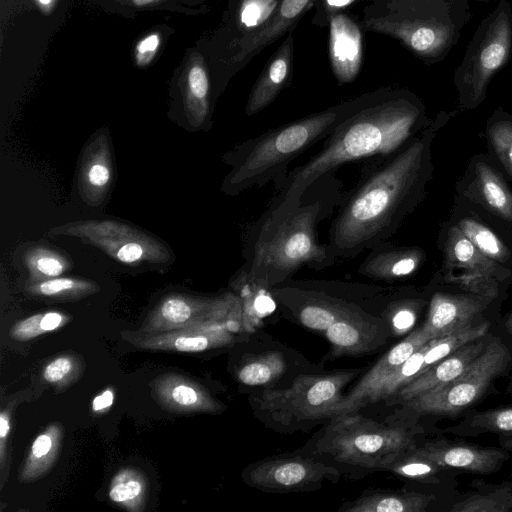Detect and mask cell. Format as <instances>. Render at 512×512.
<instances>
[{
    "mask_svg": "<svg viewBox=\"0 0 512 512\" xmlns=\"http://www.w3.org/2000/svg\"><path fill=\"white\" fill-rule=\"evenodd\" d=\"M455 112H440L409 143L365 160L359 181L343 195L328 235L336 259H352L388 240L427 195L432 144Z\"/></svg>",
    "mask_w": 512,
    "mask_h": 512,
    "instance_id": "cell-1",
    "label": "cell"
},
{
    "mask_svg": "<svg viewBox=\"0 0 512 512\" xmlns=\"http://www.w3.org/2000/svg\"><path fill=\"white\" fill-rule=\"evenodd\" d=\"M429 121L425 105L415 93L389 86L383 96L343 120L318 153L275 182L278 194L265 212L271 215L289 212L321 177L349 162L400 150Z\"/></svg>",
    "mask_w": 512,
    "mask_h": 512,
    "instance_id": "cell-2",
    "label": "cell"
},
{
    "mask_svg": "<svg viewBox=\"0 0 512 512\" xmlns=\"http://www.w3.org/2000/svg\"><path fill=\"white\" fill-rule=\"evenodd\" d=\"M329 178L321 177L304 192L297 207L284 214L263 213L248 227L241 268L258 285L270 288L307 267L323 270L337 260L328 244L319 240L318 225L328 217L343 195Z\"/></svg>",
    "mask_w": 512,
    "mask_h": 512,
    "instance_id": "cell-3",
    "label": "cell"
},
{
    "mask_svg": "<svg viewBox=\"0 0 512 512\" xmlns=\"http://www.w3.org/2000/svg\"><path fill=\"white\" fill-rule=\"evenodd\" d=\"M388 88L362 93L244 141L231 156L233 168L227 190L238 194L281 180L293 160L326 139L347 117L383 96Z\"/></svg>",
    "mask_w": 512,
    "mask_h": 512,
    "instance_id": "cell-4",
    "label": "cell"
},
{
    "mask_svg": "<svg viewBox=\"0 0 512 512\" xmlns=\"http://www.w3.org/2000/svg\"><path fill=\"white\" fill-rule=\"evenodd\" d=\"M470 18L467 0H366L360 21L431 65L447 56Z\"/></svg>",
    "mask_w": 512,
    "mask_h": 512,
    "instance_id": "cell-5",
    "label": "cell"
},
{
    "mask_svg": "<svg viewBox=\"0 0 512 512\" xmlns=\"http://www.w3.org/2000/svg\"><path fill=\"white\" fill-rule=\"evenodd\" d=\"M414 447L406 429L384 426L352 412L331 418L314 450L347 465L383 471Z\"/></svg>",
    "mask_w": 512,
    "mask_h": 512,
    "instance_id": "cell-6",
    "label": "cell"
},
{
    "mask_svg": "<svg viewBox=\"0 0 512 512\" xmlns=\"http://www.w3.org/2000/svg\"><path fill=\"white\" fill-rule=\"evenodd\" d=\"M512 52V8L500 0L479 24L454 73L458 109H476L486 98L488 86Z\"/></svg>",
    "mask_w": 512,
    "mask_h": 512,
    "instance_id": "cell-7",
    "label": "cell"
},
{
    "mask_svg": "<svg viewBox=\"0 0 512 512\" xmlns=\"http://www.w3.org/2000/svg\"><path fill=\"white\" fill-rule=\"evenodd\" d=\"M360 372L343 370L324 375H301L287 388L261 391L254 398V407L268 425L295 431L323 420L324 412L341 399L344 387Z\"/></svg>",
    "mask_w": 512,
    "mask_h": 512,
    "instance_id": "cell-8",
    "label": "cell"
},
{
    "mask_svg": "<svg viewBox=\"0 0 512 512\" xmlns=\"http://www.w3.org/2000/svg\"><path fill=\"white\" fill-rule=\"evenodd\" d=\"M442 265L434 276L441 282L496 300L512 284V270L482 254L448 219L438 233Z\"/></svg>",
    "mask_w": 512,
    "mask_h": 512,
    "instance_id": "cell-9",
    "label": "cell"
},
{
    "mask_svg": "<svg viewBox=\"0 0 512 512\" xmlns=\"http://www.w3.org/2000/svg\"><path fill=\"white\" fill-rule=\"evenodd\" d=\"M509 360L507 347L499 338H493L459 377L403 405L418 414L455 416L485 394L491 383L505 371Z\"/></svg>",
    "mask_w": 512,
    "mask_h": 512,
    "instance_id": "cell-10",
    "label": "cell"
},
{
    "mask_svg": "<svg viewBox=\"0 0 512 512\" xmlns=\"http://www.w3.org/2000/svg\"><path fill=\"white\" fill-rule=\"evenodd\" d=\"M280 0H229L219 26L199 42L211 70L220 69L271 19Z\"/></svg>",
    "mask_w": 512,
    "mask_h": 512,
    "instance_id": "cell-11",
    "label": "cell"
},
{
    "mask_svg": "<svg viewBox=\"0 0 512 512\" xmlns=\"http://www.w3.org/2000/svg\"><path fill=\"white\" fill-rule=\"evenodd\" d=\"M240 298L227 295L211 300H194L182 296L164 299L151 312L139 331L162 332L182 328L225 323L242 311Z\"/></svg>",
    "mask_w": 512,
    "mask_h": 512,
    "instance_id": "cell-12",
    "label": "cell"
},
{
    "mask_svg": "<svg viewBox=\"0 0 512 512\" xmlns=\"http://www.w3.org/2000/svg\"><path fill=\"white\" fill-rule=\"evenodd\" d=\"M337 476L335 468L301 456L265 458L245 470L249 486L279 493L317 489L324 480Z\"/></svg>",
    "mask_w": 512,
    "mask_h": 512,
    "instance_id": "cell-13",
    "label": "cell"
},
{
    "mask_svg": "<svg viewBox=\"0 0 512 512\" xmlns=\"http://www.w3.org/2000/svg\"><path fill=\"white\" fill-rule=\"evenodd\" d=\"M434 338L424 326L413 331L385 353L346 396L331 405L324 412L323 419L357 412L368 404L378 402L379 393L388 379L414 352Z\"/></svg>",
    "mask_w": 512,
    "mask_h": 512,
    "instance_id": "cell-14",
    "label": "cell"
},
{
    "mask_svg": "<svg viewBox=\"0 0 512 512\" xmlns=\"http://www.w3.org/2000/svg\"><path fill=\"white\" fill-rule=\"evenodd\" d=\"M455 194L512 229V187L489 154H475L455 185Z\"/></svg>",
    "mask_w": 512,
    "mask_h": 512,
    "instance_id": "cell-15",
    "label": "cell"
},
{
    "mask_svg": "<svg viewBox=\"0 0 512 512\" xmlns=\"http://www.w3.org/2000/svg\"><path fill=\"white\" fill-rule=\"evenodd\" d=\"M428 315L424 327L436 338L466 328L496 300L441 282L435 276L428 285Z\"/></svg>",
    "mask_w": 512,
    "mask_h": 512,
    "instance_id": "cell-16",
    "label": "cell"
},
{
    "mask_svg": "<svg viewBox=\"0 0 512 512\" xmlns=\"http://www.w3.org/2000/svg\"><path fill=\"white\" fill-rule=\"evenodd\" d=\"M448 220L486 257L512 270V229L482 208L454 195Z\"/></svg>",
    "mask_w": 512,
    "mask_h": 512,
    "instance_id": "cell-17",
    "label": "cell"
},
{
    "mask_svg": "<svg viewBox=\"0 0 512 512\" xmlns=\"http://www.w3.org/2000/svg\"><path fill=\"white\" fill-rule=\"evenodd\" d=\"M317 0H280L276 11L266 25L249 39L220 69L213 79L216 92L224 89L230 79L253 58L287 33L294 31L298 22L311 10Z\"/></svg>",
    "mask_w": 512,
    "mask_h": 512,
    "instance_id": "cell-18",
    "label": "cell"
},
{
    "mask_svg": "<svg viewBox=\"0 0 512 512\" xmlns=\"http://www.w3.org/2000/svg\"><path fill=\"white\" fill-rule=\"evenodd\" d=\"M122 338L138 349L182 353L204 352L235 342L226 322L162 332L123 331Z\"/></svg>",
    "mask_w": 512,
    "mask_h": 512,
    "instance_id": "cell-19",
    "label": "cell"
},
{
    "mask_svg": "<svg viewBox=\"0 0 512 512\" xmlns=\"http://www.w3.org/2000/svg\"><path fill=\"white\" fill-rule=\"evenodd\" d=\"M328 56L339 86L354 82L365 56V30L360 18L348 11L333 15L328 23Z\"/></svg>",
    "mask_w": 512,
    "mask_h": 512,
    "instance_id": "cell-20",
    "label": "cell"
},
{
    "mask_svg": "<svg viewBox=\"0 0 512 512\" xmlns=\"http://www.w3.org/2000/svg\"><path fill=\"white\" fill-rule=\"evenodd\" d=\"M150 387L155 402L172 413H220L225 409L201 384L178 373L161 374Z\"/></svg>",
    "mask_w": 512,
    "mask_h": 512,
    "instance_id": "cell-21",
    "label": "cell"
},
{
    "mask_svg": "<svg viewBox=\"0 0 512 512\" xmlns=\"http://www.w3.org/2000/svg\"><path fill=\"white\" fill-rule=\"evenodd\" d=\"M487 344L484 335L463 344L406 384L388 400L390 403L403 404L416 396L448 384L459 377L482 354Z\"/></svg>",
    "mask_w": 512,
    "mask_h": 512,
    "instance_id": "cell-22",
    "label": "cell"
},
{
    "mask_svg": "<svg viewBox=\"0 0 512 512\" xmlns=\"http://www.w3.org/2000/svg\"><path fill=\"white\" fill-rule=\"evenodd\" d=\"M357 272L368 278L392 282L415 275L427 260L426 251L417 245H396L388 240L368 249Z\"/></svg>",
    "mask_w": 512,
    "mask_h": 512,
    "instance_id": "cell-23",
    "label": "cell"
},
{
    "mask_svg": "<svg viewBox=\"0 0 512 512\" xmlns=\"http://www.w3.org/2000/svg\"><path fill=\"white\" fill-rule=\"evenodd\" d=\"M412 452L434 461L443 468H453L470 473L491 474L500 469L508 454L496 448L448 443L443 440L416 446Z\"/></svg>",
    "mask_w": 512,
    "mask_h": 512,
    "instance_id": "cell-24",
    "label": "cell"
},
{
    "mask_svg": "<svg viewBox=\"0 0 512 512\" xmlns=\"http://www.w3.org/2000/svg\"><path fill=\"white\" fill-rule=\"evenodd\" d=\"M294 31L286 34L252 86L245 106L247 116L267 108L293 78Z\"/></svg>",
    "mask_w": 512,
    "mask_h": 512,
    "instance_id": "cell-25",
    "label": "cell"
},
{
    "mask_svg": "<svg viewBox=\"0 0 512 512\" xmlns=\"http://www.w3.org/2000/svg\"><path fill=\"white\" fill-rule=\"evenodd\" d=\"M380 321L354 305L325 331L334 356L352 355L372 350L380 340Z\"/></svg>",
    "mask_w": 512,
    "mask_h": 512,
    "instance_id": "cell-26",
    "label": "cell"
},
{
    "mask_svg": "<svg viewBox=\"0 0 512 512\" xmlns=\"http://www.w3.org/2000/svg\"><path fill=\"white\" fill-rule=\"evenodd\" d=\"M64 435L60 422L48 425L33 441L19 474L21 483L45 476L58 459Z\"/></svg>",
    "mask_w": 512,
    "mask_h": 512,
    "instance_id": "cell-27",
    "label": "cell"
},
{
    "mask_svg": "<svg viewBox=\"0 0 512 512\" xmlns=\"http://www.w3.org/2000/svg\"><path fill=\"white\" fill-rule=\"evenodd\" d=\"M433 497L418 492H372L344 503L342 512H424Z\"/></svg>",
    "mask_w": 512,
    "mask_h": 512,
    "instance_id": "cell-28",
    "label": "cell"
},
{
    "mask_svg": "<svg viewBox=\"0 0 512 512\" xmlns=\"http://www.w3.org/2000/svg\"><path fill=\"white\" fill-rule=\"evenodd\" d=\"M105 12L133 18L141 12L161 11L200 16L209 12L205 0H91Z\"/></svg>",
    "mask_w": 512,
    "mask_h": 512,
    "instance_id": "cell-29",
    "label": "cell"
},
{
    "mask_svg": "<svg viewBox=\"0 0 512 512\" xmlns=\"http://www.w3.org/2000/svg\"><path fill=\"white\" fill-rule=\"evenodd\" d=\"M180 68L181 82L186 89L189 103L201 115L206 114L213 81L205 53L200 47L189 49Z\"/></svg>",
    "mask_w": 512,
    "mask_h": 512,
    "instance_id": "cell-30",
    "label": "cell"
},
{
    "mask_svg": "<svg viewBox=\"0 0 512 512\" xmlns=\"http://www.w3.org/2000/svg\"><path fill=\"white\" fill-rule=\"evenodd\" d=\"M484 135L489 156L512 182V115L499 107L486 121Z\"/></svg>",
    "mask_w": 512,
    "mask_h": 512,
    "instance_id": "cell-31",
    "label": "cell"
},
{
    "mask_svg": "<svg viewBox=\"0 0 512 512\" xmlns=\"http://www.w3.org/2000/svg\"><path fill=\"white\" fill-rule=\"evenodd\" d=\"M108 496L126 510L143 511L147 497V480L134 468H124L111 479Z\"/></svg>",
    "mask_w": 512,
    "mask_h": 512,
    "instance_id": "cell-32",
    "label": "cell"
},
{
    "mask_svg": "<svg viewBox=\"0 0 512 512\" xmlns=\"http://www.w3.org/2000/svg\"><path fill=\"white\" fill-rule=\"evenodd\" d=\"M286 361L278 352H267L246 359L236 377L247 386H263L280 378L286 370Z\"/></svg>",
    "mask_w": 512,
    "mask_h": 512,
    "instance_id": "cell-33",
    "label": "cell"
},
{
    "mask_svg": "<svg viewBox=\"0 0 512 512\" xmlns=\"http://www.w3.org/2000/svg\"><path fill=\"white\" fill-rule=\"evenodd\" d=\"M512 508V492L508 487H497L470 495L454 504L453 512H507Z\"/></svg>",
    "mask_w": 512,
    "mask_h": 512,
    "instance_id": "cell-34",
    "label": "cell"
},
{
    "mask_svg": "<svg viewBox=\"0 0 512 512\" xmlns=\"http://www.w3.org/2000/svg\"><path fill=\"white\" fill-rule=\"evenodd\" d=\"M412 449L388 465L383 471H391L404 478L415 481H438V475L443 472L445 468L432 460L414 454Z\"/></svg>",
    "mask_w": 512,
    "mask_h": 512,
    "instance_id": "cell-35",
    "label": "cell"
},
{
    "mask_svg": "<svg viewBox=\"0 0 512 512\" xmlns=\"http://www.w3.org/2000/svg\"><path fill=\"white\" fill-rule=\"evenodd\" d=\"M85 369L84 361L74 354H65L50 361L43 369L42 376L56 389H66L75 383Z\"/></svg>",
    "mask_w": 512,
    "mask_h": 512,
    "instance_id": "cell-36",
    "label": "cell"
},
{
    "mask_svg": "<svg viewBox=\"0 0 512 512\" xmlns=\"http://www.w3.org/2000/svg\"><path fill=\"white\" fill-rule=\"evenodd\" d=\"M466 428L473 432H512V406L471 415Z\"/></svg>",
    "mask_w": 512,
    "mask_h": 512,
    "instance_id": "cell-37",
    "label": "cell"
},
{
    "mask_svg": "<svg viewBox=\"0 0 512 512\" xmlns=\"http://www.w3.org/2000/svg\"><path fill=\"white\" fill-rule=\"evenodd\" d=\"M164 41V32L160 28H154L143 34L133 48V60L135 66L146 68L157 57Z\"/></svg>",
    "mask_w": 512,
    "mask_h": 512,
    "instance_id": "cell-38",
    "label": "cell"
},
{
    "mask_svg": "<svg viewBox=\"0 0 512 512\" xmlns=\"http://www.w3.org/2000/svg\"><path fill=\"white\" fill-rule=\"evenodd\" d=\"M360 0H317L314 8L311 23L319 28L328 26L330 18L348 9Z\"/></svg>",
    "mask_w": 512,
    "mask_h": 512,
    "instance_id": "cell-39",
    "label": "cell"
},
{
    "mask_svg": "<svg viewBox=\"0 0 512 512\" xmlns=\"http://www.w3.org/2000/svg\"><path fill=\"white\" fill-rule=\"evenodd\" d=\"M43 314H35L16 322L10 330L13 340L24 342L45 334L41 319Z\"/></svg>",
    "mask_w": 512,
    "mask_h": 512,
    "instance_id": "cell-40",
    "label": "cell"
},
{
    "mask_svg": "<svg viewBox=\"0 0 512 512\" xmlns=\"http://www.w3.org/2000/svg\"><path fill=\"white\" fill-rule=\"evenodd\" d=\"M79 287H84V285L72 279L57 278L38 284L35 291L40 295L53 297L73 293Z\"/></svg>",
    "mask_w": 512,
    "mask_h": 512,
    "instance_id": "cell-41",
    "label": "cell"
},
{
    "mask_svg": "<svg viewBox=\"0 0 512 512\" xmlns=\"http://www.w3.org/2000/svg\"><path fill=\"white\" fill-rule=\"evenodd\" d=\"M11 426V406H7L0 413V468L4 470L7 459V442Z\"/></svg>",
    "mask_w": 512,
    "mask_h": 512,
    "instance_id": "cell-42",
    "label": "cell"
},
{
    "mask_svg": "<svg viewBox=\"0 0 512 512\" xmlns=\"http://www.w3.org/2000/svg\"><path fill=\"white\" fill-rule=\"evenodd\" d=\"M142 254L143 249L139 244L128 243L119 249L117 257L122 262L130 263L140 259Z\"/></svg>",
    "mask_w": 512,
    "mask_h": 512,
    "instance_id": "cell-43",
    "label": "cell"
},
{
    "mask_svg": "<svg viewBox=\"0 0 512 512\" xmlns=\"http://www.w3.org/2000/svg\"><path fill=\"white\" fill-rule=\"evenodd\" d=\"M37 269L46 276H58L63 271L62 264L50 257H43L37 261Z\"/></svg>",
    "mask_w": 512,
    "mask_h": 512,
    "instance_id": "cell-44",
    "label": "cell"
},
{
    "mask_svg": "<svg viewBox=\"0 0 512 512\" xmlns=\"http://www.w3.org/2000/svg\"><path fill=\"white\" fill-rule=\"evenodd\" d=\"M89 181L96 186H103L109 180V171L102 164L93 165L88 173Z\"/></svg>",
    "mask_w": 512,
    "mask_h": 512,
    "instance_id": "cell-45",
    "label": "cell"
},
{
    "mask_svg": "<svg viewBox=\"0 0 512 512\" xmlns=\"http://www.w3.org/2000/svg\"><path fill=\"white\" fill-rule=\"evenodd\" d=\"M114 402V392L111 389L105 390L101 395L94 398L92 409L94 412H100L109 408Z\"/></svg>",
    "mask_w": 512,
    "mask_h": 512,
    "instance_id": "cell-46",
    "label": "cell"
},
{
    "mask_svg": "<svg viewBox=\"0 0 512 512\" xmlns=\"http://www.w3.org/2000/svg\"><path fill=\"white\" fill-rule=\"evenodd\" d=\"M61 0H32L36 8L44 15H51Z\"/></svg>",
    "mask_w": 512,
    "mask_h": 512,
    "instance_id": "cell-47",
    "label": "cell"
},
{
    "mask_svg": "<svg viewBox=\"0 0 512 512\" xmlns=\"http://www.w3.org/2000/svg\"><path fill=\"white\" fill-rule=\"evenodd\" d=\"M504 324L507 331L512 335V312L505 316Z\"/></svg>",
    "mask_w": 512,
    "mask_h": 512,
    "instance_id": "cell-48",
    "label": "cell"
},
{
    "mask_svg": "<svg viewBox=\"0 0 512 512\" xmlns=\"http://www.w3.org/2000/svg\"><path fill=\"white\" fill-rule=\"evenodd\" d=\"M510 512H512V508H511Z\"/></svg>",
    "mask_w": 512,
    "mask_h": 512,
    "instance_id": "cell-49",
    "label": "cell"
}]
</instances>
